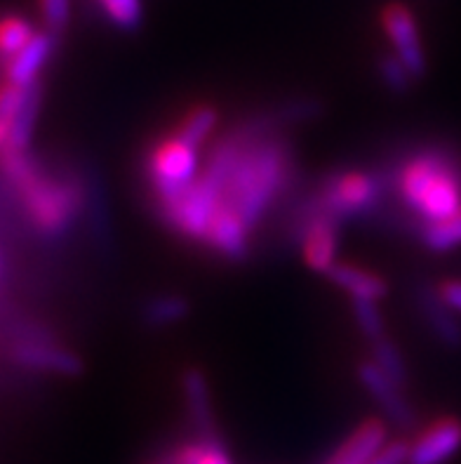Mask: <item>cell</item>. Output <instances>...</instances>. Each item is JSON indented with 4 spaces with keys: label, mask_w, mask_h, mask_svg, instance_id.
Returning <instances> with one entry per match:
<instances>
[{
    "label": "cell",
    "mask_w": 461,
    "mask_h": 464,
    "mask_svg": "<svg viewBox=\"0 0 461 464\" xmlns=\"http://www.w3.org/2000/svg\"><path fill=\"white\" fill-rule=\"evenodd\" d=\"M179 389L187 415L191 420L193 430L198 431V439H215L216 422L215 411H212V394L207 375L200 368L191 365V368L181 372Z\"/></svg>",
    "instance_id": "4fadbf2b"
},
{
    "label": "cell",
    "mask_w": 461,
    "mask_h": 464,
    "mask_svg": "<svg viewBox=\"0 0 461 464\" xmlns=\"http://www.w3.org/2000/svg\"><path fill=\"white\" fill-rule=\"evenodd\" d=\"M351 312H353V321L356 328L360 330V335L372 344V342L381 340L386 335V321L384 314L379 309V302L356 300L351 302Z\"/></svg>",
    "instance_id": "cb8c5ba5"
},
{
    "label": "cell",
    "mask_w": 461,
    "mask_h": 464,
    "mask_svg": "<svg viewBox=\"0 0 461 464\" xmlns=\"http://www.w3.org/2000/svg\"><path fill=\"white\" fill-rule=\"evenodd\" d=\"M26 90L29 88H19L7 81L0 82V153L7 151L12 128L17 123V116L26 100Z\"/></svg>",
    "instance_id": "603a6c76"
},
{
    "label": "cell",
    "mask_w": 461,
    "mask_h": 464,
    "mask_svg": "<svg viewBox=\"0 0 461 464\" xmlns=\"http://www.w3.org/2000/svg\"><path fill=\"white\" fill-rule=\"evenodd\" d=\"M203 246L210 247L212 253L222 255L228 262H243L250 255L252 229L245 224V219L224 200L212 218Z\"/></svg>",
    "instance_id": "30bf717a"
},
{
    "label": "cell",
    "mask_w": 461,
    "mask_h": 464,
    "mask_svg": "<svg viewBox=\"0 0 461 464\" xmlns=\"http://www.w3.org/2000/svg\"><path fill=\"white\" fill-rule=\"evenodd\" d=\"M299 250L302 259L315 274H330L339 259V224L337 219L325 218V215H311L302 224V236H299Z\"/></svg>",
    "instance_id": "9c48e42d"
},
{
    "label": "cell",
    "mask_w": 461,
    "mask_h": 464,
    "mask_svg": "<svg viewBox=\"0 0 461 464\" xmlns=\"http://www.w3.org/2000/svg\"><path fill=\"white\" fill-rule=\"evenodd\" d=\"M275 125H281L275 116H257L231 130L216 141L200 172L252 231L293 179V151Z\"/></svg>",
    "instance_id": "6da1fadb"
},
{
    "label": "cell",
    "mask_w": 461,
    "mask_h": 464,
    "mask_svg": "<svg viewBox=\"0 0 461 464\" xmlns=\"http://www.w3.org/2000/svg\"><path fill=\"white\" fill-rule=\"evenodd\" d=\"M370 352H372V359L370 361H372L386 377H391L393 382L405 387V382H408V365H405L403 352L398 349L396 342L389 335H384L381 340L370 344Z\"/></svg>",
    "instance_id": "7402d4cb"
},
{
    "label": "cell",
    "mask_w": 461,
    "mask_h": 464,
    "mask_svg": "<svg viewBox=\"0 0 461 464\" xmlns=\"http://www.w3.org/2000/svg\"><path fill=\"white\" fill-rule=\"evenodd\" d=\"M379 78L384 82L386 90H391L393 94H403L412 88V82L417 81L408 71V66L396 57V54H384L379 59Z\"/></svg>",
    "instance_id": "484cf974"
},
{
    "label": "cell",
    "mask_w": 461,
    "mask_h": 464,
    "mask_svg": "<svg viewBox=\"0 0 461 464\" xmlns=\"http://www.w3.org/2000/svg\"><path fill=\"white\" fill-rule=\"evenodd\" d=\"M38 12L45 24V31L59 34L71 19V0H38Z\"/></svg>",
    "instance_id": "4316f807"
},
{
    "label": "cell",
    "mask_w": 461,
    "mask_h": 464,
    "mask_svg": "<svg viewBox=\"0 0 461 464\" xmlns=\"http://www.w3.org/2000/svg\"><path fill=\"white\" fill-rule=\"evenodd\" d=\"M461 448V420L440 418L409 443L408 464H445Z\"/></svg>",
    "instance_id": "8fae6325"
},
{
    "label": "cell",
    "mask_w": 461,
    "mask_h": 464,
    "mask_svg": "<svg viewBox=\"0 0 461 464\" xmlns=\"http://www.w3.org/2000/svg\"><path fill=\"white\" fill-rule=\"evenodd\" d=\"M330 283L334 288L349 297L351 302L368 300V302H381L389 293V283L384 276H379L377 271L365 269V266L351 265V262H337L327 274Z\"/></svg>",
    "instance_id": "2e32d148"
},
{
    "label": "cell",
    "mask_w": 461,
    "mask_h": 464,
    "mask_svg": "<svg viewBox=\"0 0 461 464\" xmlns=\"http://www.w3.org/2000/svg\"><path fill=\"white\" fill-rule=\"evenodd\" d=\"M224 203V194L203 175L179 191L172 198L158 203V215L168 224L169 229L177 231L188 241H205V234L210 229L215 212Z\"/></svg>",
    "instance_id": "8992f818"
},
{
    "label": "cell",
    "mask_w": 461,
    "mask_h": 464,
    "mask_svg": "<svg viewBox=\"0 0 461 464\" xmlns=\"http://www.w3.org/2000/svg\"><path fill=\"white\" fill-rule=\"evenodd\" d=\"M421 246L431 253H450L461 246V210L421 227Z\"/></svg>",
    "instance_id": "44dd1931"
},
{
    "label": "cell",
    "mask_w": 461,
    "mask_h": 464,
    "mask_svg": "<svg viewBox=\"0 0 461 464\" xmlns=\"http://www.w3.org/2000/svg\"><path fill=\"white\" fill-rule=\"evenodd\" d=\"M38 34L34 24L22 14H3L0 17V64H7L14 54L29 45L31 38Z\"/></svg>",
    "instance_id": "ffe728a7"
},
{
    "label": "cell",
    "mask_w": 461,
    "mask_h": 464,
    "mask_svg": "<svg viewBox=\"0 0 461 464\" xmlns=\"http://www.w3.org/2000/svg\"><path fill=\"white\" fill-rule=\"evenodd\" d=\"M417 304H419V312L427 321L428 330L433 333V337L445 344V347H459L461 344V324L456 318V312L452 309L447 302H445L443 293L438 288H431V285H424L417 295Z\"/></svg>",
    "instance_id": "9a60e30c"
},
{
    "label": "cell",
    "mask_w": 461,
    "mask_h": 464,
    "mask_svg": "<svg viewBox=\"0 0 461 464\" xmlns=\"http://www.w3.org/2000/svg\"><path fill=\"white\" fill-rule=\"evenodd\" d=\"M188 314H191V304L184 295L177 293H158L141 306V321L153 330L172 328L187 321Z\"/></svg>",
    "instance_id": "ac0fdd59"
},
{
    "label": "cell",
    "mask_w": 461,
    "mask_h": 464,
    "mask_svg": "<svg viewBox=\"0 0 461 464\" xmlns=\"http://www.w3.org/2000/svg\"><path fill=\"white\" fill-rule=\"evenodd\" d=\"M200 450H203V439H196V441L181 443V446L172 448V450L156 455L147 464H198Z\"/></svg>",
    "instance_id": "83f0119b"
},
{
    "label": "cell",
    "mask_w": 461,
    "mask_h": 464,
    "mask_svg": "<svg viewBox=\"0 0 461 464\" xmlns=\"http://www.w3.org/2000/svg\"><path fill=\"white\" fill-rule=\"evenodd\" d=\"M54 50V34L50 31H38V34L31 38V43L24 47L22 53L14 54V57L3 64V81L12 82V85H19V88H29L34 82H38L41 78V71L45 69V64L50 62V54Z\"/></svg>",
    "instance_id": "5bb4252c"
},
{
    "label": "cell",
    "mask_w": 461,
    "mask_h": 464,
    "mask_svg": "<svg viewBox=\"0 0 461 464\" xmlns=\"http://www.w3.org/2000/svg\"><path fill=\"white\" fill-rule=\"evenodd\" d=\"M381 29H384L391 54H396L415 78L427 73V50L421 43L419 24L415 12L403 3H391L381 10Z\"/></svg>",
    "instance_id": "52a82bcc"
},
{
    "label": "cell",
    "mask_w": 461,
    "mask_h": 464,
    "mask_svg": "<svg viewBox=\"0 0 461 464\" xmlns=\"http://www.w3.org/2000/svg\"><path fill=\"white\" fill-rule=\"evenodd\" d=\"M0 170L35 231L59 238L81 218L85 196L78 187L43 170L29 151L0 153Z\"/></svg>",
    "instance_id": "7a4b0ae2"
},
{
    "label": "cell",
    "mask_w": 461,
    "mask_h": 464,
    "mask_svg": "<svg viewBox=\"0 0 461 464\" xmlns=\"http://www.w3.org/2000/svg\"><path fill=\"white\" fill-rule=\"evenodd\" d=\"M14 359L26 368H35V371L54 372V375L73 377L82 371V361L78 359V353L71 349L59 347L53 340H26L14 344Z\"/></svg>",
    "instance_id": "7c38bea8"
},
{
    "label": "cell",
    "mask_w": 461,
    "mask_h": 464,
    "mask_svg": "<svg viewBox=\"0 0 461 464\" xmlns=\"http://www.w3.org/2000/svg\"><path fill=\"white\" fill-rule=\"evenodd\" d=\"M408 443L389 441L384 450H379L368 464H408Z\"/></svg>",
    "instance_id": "f1b7e54d"
},
{
    "label": "cell",
    "mask_w": 461,
    "mask_h": 464,
    "mask_svg": "<svg viewBox=\"0 0 461 464\" xmlns=\"http://www.w3.org/2000/svg\"><path fill=\"white\" fill-rule=\"evenodd\" d=\"M358 382L374 401V406L384 412L386 422H391L393 427H400V430H409L415 424V408L405 399L403 387L393 382L391 377H386L372 361L358 365Z\"/></svg>",
    "instance_id": "ba28073f"
},
{
    "label": "cell",
    "mask_w": 461,
    "mask_h": 464,
    "mask_svg": "<svg viewBox=\"0 0 461 464\" xmlns=\"http://www.w3.org/2000/svg\"><path fill=\"white\" fill-rule=\"evenodd\" d=\"M384 179L368 170H341L330 175L315 194L311 215L332 219L365 218L381 206Z\"/></svg>",
    "instance_id": "277c9868"
},
{
    "label": "cell",
    "mask_w": 461,
    "mask_h": 464,
    "mask_svg": "<svg viewBox=\"0 0 461 464\" xmlns=\"http://www.w3.org/2000/svg\"><path fill=\"white\" fill-rule=\"evenodd\" d=\"M104 17L123 31L137 29L144 17V3L141 0H97Z\"/></svg>",
    "instance_id": "d4e9b609"
},
{
    "label": "cell",
    "mask_w": 461,
    "mask_h": 464,
    "mask_svg": "<svg viewBox=\"0 0 461 464\" xmlns=\"http://www.w3.org/2000/svg\"><path fill=\"white\" fill-rule=\"evenodd\" d=\"M198 464H234L228 458L226 448L219 443V439H203V450H200Z\"/></svg>",
    "instance_id": "f546056e"
},
{
    "label": "cell",
    "mask_w": 461,
    "mask_h": 464,
    "mask_svg": "<svg viewBox=\"0 0 461 464\" xmlns=\"http://www.w3.org/2000/svg\"><path fill=\"white\" fill-rule=\"evenodd\" d=\"M216 125H219V111H216L215 106L196 104L193 109H188L187 116L181 118L175 132L181 140L188 141L191 147L200 149L215 135Z\"/></svg>",
    "instance_id": "d6986e66"
},
{
    "label": "cell",
    "mask_w": 461,
    "mask_h": 464,
    "mask_svg": "<svg viewBox=\"0 0 461 464\" xmlns=\"http://www.w3.org/2000/svg\"><path fill=\"white\" fill-rule=\"evenodd\" d=\"M398 198L421 224L438 222L461 210V165L445 149H419L396 172Z\"/></svg>",
    "instance_id": "3957f363"
},
{
    "label": "cell",
    "mask_w": 461,
    "mask_h": 464,
    "mask_svg": "<svg viewBox=\"0 0 461 464\" xmlns=\"http://www.w3.org/2000/svg\"><path fill=\"white\" fill-rule=\"evenodd\" d=\"M389 443L384 420H365L353 434L337 448L327 464H368Z\"/></svg>",
    "instance_id": "e0dca14e"
},
{
    "label": "cell",
    "mask_w": 461,
    "mask_h": 464,
    "mask_svg": "<svg viewBox=\"0 0 461 464\" xmlns=\"http://www.w3.org/2000/svg\"><path fill=\"white\" fill-rule=\"evenodd\" d=\"M440 293H443L445 302L455 309L456 314H461V281L459 278H452V281H445L440 285Z\"/></svg>",
    "instance_id": "4dcf8cb0"
},
{
    "label": "cell",
    "mask_w": 461,
    "mask_h": 464,
    "mask_svg": "<svg viewBox=\"0 0 461 464\" xmlns=\"http://www.w3.org/2000/svg\"><path fill=\"white\" fill-rule=\"evenodd\" d=\"M198 151L200 149L191 147L177 132L158 140L149 149L144 172L151 184V191L156 194V203L172 198L198 179L203 172Z\"/></svg>",
    "instance_id": "5b68a950"
}]
</instances>
